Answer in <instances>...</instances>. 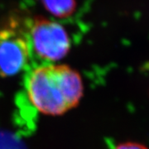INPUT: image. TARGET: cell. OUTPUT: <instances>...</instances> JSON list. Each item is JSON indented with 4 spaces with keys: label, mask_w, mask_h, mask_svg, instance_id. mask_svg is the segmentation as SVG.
<instances>
[{
    "label": "cell",
    "mask_w": 149,
    "mask_h": 149,
    "mask_svg": "<svg viewBox=\"0 0 149 149\" xmlns=\"http://www.w3.org/2000/svg\"><path fill=\"white\" fill-rule=\"evenodd\" d=\"M30 103L45 115L60 116L79 104L84 94L80 74L67 65H39L25 82Z\"/></svg>",
    "instance_id": "obj_1"
},
{
    "label": "cell",
    "mask_w": 149,
    "mask_h": 149,
    "mask_svg": "<svg viewBox=\"0 0 149 149\" xmlns=\"http://www.w3.org/2000/svg\"><path fill=\"white\" fill-rule=\"evenodd\" d=\"M27 37L37 56L48 61H58L69 53L71 42L69 33L58 22L35 17L27 23Z\"/></svg>",
    "instance_id": "obj_2"
},
{
    "label": "cell",
    "mask_w": 149,
    "mask_h": 149,
    "mask_svg": "<svg viewBox=\"0 0 149 149\" xmlns=\"http://www.w3.org/2000/svg\"><path fill=\"white\" fill-rule=\"evenodd\" d=\"M31 46L26 31L16 22L0 28V76L12 77L27 65Z\"/></svg>",
    "instance_id": "obj_3"
},
{
    "label": "cell",
    "mask_w": 149,
    "mask_h": 149,
    "mask_svg": "<svg viewBox=\"0 0 149 149\" xmlns=\"http://www.w3.org/2000/svg\"><path fill=\"white\" fill-rule=\"evenodd\" d=\"M42 3L52 15L58 18L71 16L76 8L75 0H42Z\"/></svg>",
    "instance_id": "obj_4"
},
{
    "label": "cell",
    "mask_w": 149,
    "mask_h": 149,
    "mask_svg": "<svg viewBox=\"0 0 149 149\" xmlns=\"http://www.w3.org/2000/svg\"><path fill=\"white\" fill-rule=\"evenodd\" d=\"M114 149H149L143 144L137 142H125L118 144Z\"/></svg>",
    "instance_id": "obj_5"
}]
</instances>
